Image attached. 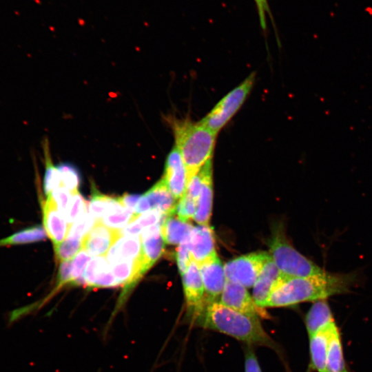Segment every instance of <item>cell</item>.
<instances>
[{
    "instance_id": "obj_1",
    "label": "cell",
    "mask_w": 372,
    "mask_h": 372,
    "mask_svg": "<svg viewBox=\"0 0 372 372\" xmlns=\"http://www.w3.org/2000/svg\"><path fill=\"white\" fill-rule=\"evenodd\" d=\"M356 280L355 273L326 271L309 277L283 274L273 289L267 307H289L304 302L327 300L333 296L349 293Z\"/></svg>"
},
{
    "instance_id": "obj_2",
    "label": "cell",
    "mask_w": 372,
    "mask_h": 372,
    "mask_svg": "<svg viewBox=\"0 0 372 372\" xmlns=\"http://www.w3.org/2000/svg\"><path fill=\"white\" fill-rule=\"evenodd\" d=\"M195 321L204 328L226 334L247 344L278 349V344L263 329L260 318L242 313L219 301L207 304Z\"/></svg>"
},
{
    "instance_id": "obj_3",
    "label": "cell",
    "mask_w": 372,
    "mask_h": 372,
    "mask_svg": "<svg viewBox=\"0 0 372 372\" xmlns=\"http://www.w3.org/2000/svg\"><path fill=\"white\" fill-rule=\"evenodd\" d=\"M174 146L180 152L187 173V180L212 158L217 134L200 121L176 119L171 121Z\"/></svg>"
},
{
    "instance_id": "obj_4",
    "label": "cell",
    "mask_w": 372,
    "mask_h": 372,
    "mask_svg": "<svg viewBox=\"0 0 372 372\" xmlns=\"http://www.w3.org/2000/svg\"><path fill=\"white\" fill-rule=\"evenodd\" d=\"M269 255L280 272L286 276L309 277L326 271L296 250L277 229L269 241Z\"/></svg>"
},
{
    "instance_id": "obj_5",
    "label": "cell",
    "mask_w": 372,
    "mask_h": 372,
    "mask_svg": "<svg viewBox=\"0 0 372 372\" xmlns=\"http://www.w3.org/2000/svg\"><path fill=\"white\" fill-rule=\"evenodd\" d=\"M256 76V72L250 74L242 83L225 95L199 121L218 134L244 104L254 87Z\"/></svg>"
},
{
    "instance_id": "obj_6",
    "label": "cell",
    "mask_w": 372,
    "mask_h": 372,
    "mask_svg": "<svg viewBox=\"0 0 372 372\" xmlns=\"http://www.w3.org/2000/svg\"><path fill=\"white\" fill-rule=\"evenodd\" d=\"M269 258L265 251L249 253L234 258L224 265L226 280L246 288L253 287L265 263Z\"/></svg>"
},
{
    "instance_id": "obj_7",
    "label": "cell",
    "mask_w": 372,
    "mask_h": 372,
    "mask_svg": "<svg viewBox=\"0 0 372 372\" xmlns=\"http://www.w3.org/2000/svg\"><path fill=\"white\" fill-rule=\"evenodd\" d=\"M219 302L237 311L251 317L269 318L265 309L258 307L244 286L226 280Z\"/></svg>"
},
{
    "instance_id": "obj_8",
    "label": "cell",
    "mask_w": 372,
    "mask_h": 372,
    "mask_svg": "<svg viewBox=\"0 0 372 372\" xmlns=\"http://www.w3.org/2000/svg\"><path fill=\"white\" fill-rule=\"evenodd\" d=\"M182 279L187 312L195 320L205 308V289L198 265L193 260Z\"/></svg>"
},
{
    "instance_id": "obj_9",
    "label": "cell",
    "mask_w": 372,
    "mask_h": 372,
    "mask_svg": "<svg viewBox=\"0 0 372 372\" xmlns=\"http://www.w3.org/2000/svg\"><path fill=\"white\" fill-rule=\"evenodd\" d=\"M205 289V307L220 297L226 283L224 266L216 254L198 265Z\"/></svg>"
},
{
    "instance_id": "obj_10",
    "label": "cell",
    "mask_w": 372,
    "mask_h": 372,
    "mask_svg": "<svg viewBox=\"0 0 372 372\" xmlns=\"http://www.w3.org/2000/svg\"><path fill=\"white\" fill-rule=\"evenodd\" d=\"M163 179L176 200L184 195L187 185V173L182 156L175 146L167 157Z\"/></svg>"
},
{
    "instance_id": "obj_11",
    "label": "cell",
    "mask_w": 372,
    "mask_h": 372,
    "mask_svg": "<svg viewBox=\"0 0 372 372\" xmlns=\"http://www.w3.org/2000/svg\"><path fill=\"white\" fill-rule=\"evenodd\" d=\"M121 236L120 230L111 229L96 221L83 238V248L85 249L90 256H105Z\"/></svg>"
},
{
    "instance_id": "obj_12",
    "label": "cell",
    "mask_w": 372,
    "mask_h": 372,
    "mask_svg": "<svg viewBox=\"0 0 372 372\" xmlns=\"http://www.w3.org/2000/svg\"><path fill=\"white\" fill-rule=\"evenodd\" d=\"M44 229L54 246L65 240L68 234V223L65 216L58 209L50 195L42 204Z\"/></svg>"
},
{
    "instance_id": "obj_13",
    "label": "cell",
    "mask_w": 372,
    "mask_h": 372,
    "mask_svg": "<svg viewBox=\"0 0 372 372\" xmlns=\"http://www.w3.org/2000/svg\"><path fill=\"white\" fill-rule=\"evenodd\" d=\"M212 158L200 169L202 187L197 200L196 211L194 216L198 225H209L213 201Z\"/></svg>"
},
{
    "instance_id": "obj_14",
    "label": "cell",
    "mask_w": 372,
    "mask_h": 372,
    "mask_svg": "<svg viewBox=\"0 0 372 372\" xmlns=\"http://www.w3.org/2000/svg\"><path fill=\"white\" fill-rule=\"evenodd\" d=\"M189 249L192 260L198 265L217 254L210 225L194 226L189 238Z\"/></svg>"
},
{
    "instance_id": "obj_15",
    "label": "cell",
    "mask_w": 372,
    "mask_h": 372,
    "mask_svg": "<svg viewBox=\"0 0 372 372\" xmlns=\"http://www.w3.org/2000/svg\"><path fill=\"white\" fill-rule=\"evenodd\" d=\"M282 275L269 256L253 286L251 296L258 307H267L269 297Z\"/></svg>"
},
{
    "instance_id": "obj_16",
    "label": "cell",
    "mask_w": 372,
    "mask_h": 372,
    "mask_svg": "<svg viewBox=\"0 0 372 372\" xmlns=\"http://www.w3.org/2000/svg\"><path fill=\"white\" fill-rule=\"evenodd\" d=\"M83 278L86 286L105 288L118 285L105 256L91 258L85 268Z\"/></svg>"
},
{
    "instance_id": "obj_17",
    "label": "cell",
    "mask_w": 372,
    "mask_h": 372,
    "mask_svg": "<svg viewBox=\"0 0 372 372\" xmlns=\"http://www.w3.org/2000/svg\"><path fill=\"white\" fill-rule=\"evenodd\" d=\"M110 265L125 260L142 259V245L138 236L121 235L106 254Z\"/></svg>"
},
{
    "instance_id": "obj_18",
    "label": "cell",
    "mask_w": 372,
    "mask_h": 372,
    "mask_svg": "<svg viewBox=\"0 0 372 372\" xmlns=\"http://www.w3.org/2000/svg\"><path fill=\"white\" fill-rule=\"evenodd\" d=\"M161 223L144 229L140 234L142 259L148 269L161 256L165 242L161 233Z\"/></svg>"
},
{
    "instance_id": "obj_19",
    "label": "cell",
    "mask_w": 372,
    "mask_h": 372,
    "mask_svg": "<svg viewBox=\"0 0 372 372\" xmlns=\"http://www.w3.org/2000/svg\"><path fill=\"white\" fill-rule=\"evenodd\" d=\"M335 322L327 300L313 302L305 318V325L308 336L327 330Z\"/></svg>"
},
{
    "instance_id": "obj_20",
    "label": "cell",
    "mask_w": 372,
    "mask_h": 372,
    "mask_svg": "<svg viewBox=\"0 0 372 372\" xmlns=\"http://www.w3.org/2000/svg\"><path fill=\"white\" fill-rule=\"evenodd\" d=\"M144 196L148 200L152 210L159 211L167 216L175 214L177 200L163 178L149 189Z\"/></svg>"
},
{
    "instance_id": "obj_21",
    "label": "cell",
    "mask_w": 372,
    "mask_h": 372,
    "mask_svg": "<svg viewBox=\"0 0 372 372\" xmlns=\"http://www.w3.org/2000/svg\"><path fill=\"white\" fill-rule=\"evenodd\" d=\"M329 329L319 331L309 337L310 353L309 368L316 372H327Z\"/></svg>"
},
{
    "instance_id": "obj_22",
    "label": "cell",
    "mask_w": 372,
    "mask_h": 372,
    "mask_svg": "<svg viewBox=\"0 0 372 372\" xmlns=\"http://www.w3.org/2000/svg\"><path fill=\"white\" fill-rule=\"evenodd\" d=\"M327 372H347L341 335L335 322L329 330Z\"/></svg>"
},
{
    "instance_id": "obj_23",
    "label": "cell",
    "mask_w": 372,
    "mask_h": 372,
    "mask_svg": "<svg viewBox=\"0 0 372 372\" xmlns=\"http://www.w3.org/2000/svg\"><path fill=\"white\" fill-rule=\"evenodd\" d=\"M193 228L189 222L184 221L174 214L166 217L161 225V233L165 243L179 245L190 236Z\"/></svg>"
},
{
    "instance_id": "obj_24",
    "label": "cell",
    "mask_w": 372,
    "mask_h": 372,
    "mask_svg": "<svg viewBox=\"0 0 372 372\" xmlns=\"http://www.w3.org/2000/svg\"><path fill=\"white\" fill-rule=\"evenodd\" d=\"M46 237V232L41 225H34L21 230L4 238L0 239V247L32 243L43 240Z\"/></svg>"
},
{
    "instance_id": "obj_25",
    "label": "cell",
    "mask_w": 372,
    "mask_h": 372,
    "mask_svg": "<svg viewBox=\"0 0 372 372\" xmlns=\"http://www.w3.org/2000/svg\"><path fill=\"white\" fill-rule=\"evenodd\" d=\"M120 203L118 198L101 194L94 189L89 204L90 214L96 221L100 220L115 210Z\"/></svg>"
},
{
    "instance_id": "obj_26",
    "label": "cell",
    "mask_w": 372,
    "mask_h": 372,
    "mask_svg": "<svg viewBox=\"0 0 372 372\" xmlns=\"http://www.w3.org/2000/svg\"><path fill=\"white\" fill-rule=\"evenodd\" d=\"M43 149L45 158V174L43 178V190L46 196L61 185L60 173L57 167L52 163L50 154L48 140L43 143Z\"/></svg>"
},
{
    "instance_id": "obj_27",
    "label": "cell",
    "mask_w": 372,
    "mask_h": 372,
    "mask_svg": "<svg viewBox=\"0 0 372 372\" xmlns=\"http://www.w3.org/2000/svg\"><path fill=\"white\" fill-rule=\"evenodd\" d=\"M133 218L134 211L125 207L121 203L114 211L98 221L111 229L121 230L127 226Z\"/></svg>"
},
{
    "instance_id": "obj_28",
    "label": "cell",
    "mask_w": 372,
    "mask_h": 372,
    "mask_svg": "<svg viewBox=\"0 0 372 372\" xmlns=\"http://www.w3.org/2000/svg\"><path fill=\"white\" fill-rule=\"evenodd\" d=\"M83 248V239L68 236L54 246L56 257L60 262L71 260Z\"/></svg>"
},
{
    "instance_id": "obj_29",
    "label": "cell",
    "mask_w": 372,
    "mask_h": 372,
    "mask_svg": "<svg viewBox=\"0 0 372 372\" xmlns=\"http://www.w3.org/2000/svg\"><path fill=\"white\" fill-rule=\"evenodd\" d=\"M90 260V256L82 248L75 256L72 260V279L70 283L73 285H85L83 273Z\"/></svg>"
},
{
    "instance_id": "obj_30",
    "label": "cell",
    "mask_w": 372,
    "mask_h": 372,
    "mask_svg": "<svg viewBox=\"0 0 372 372\" xmlns=\"http://www.w3.org/2000/svg\"><path fill=\"white\" fill-rule=\"evenodd\" d=\"M60 173L61 185L70 192L78 191L80 176L78 170L72 165L61 163L57 166Z\"/></svg>"
},
{
    "instance_id": "obj_31",
    "label": "cell",
    "mask_w": 372,
    "mask_h": 372,
    "mask_svg": "<svg viewBox=\"0 0 372 372\" xmlns=\"http://www.w3.org/2000/svg\"><path fill=\"white\" fill-rule=\"evenodd\" d=\"M94 218L90 213L85 211L69 228L68 236L79 239H83V237L92 228L94 223Z\"/></svg>"
},
{
    "instance_id": "obj_32",
    "label": "cell",
    "mask_w": 372,
    "mask_h": 372,
    "mask_svg": "<svg viewBox=\"0 0 372 372\" xmlns=\"http://www.w3.org/2000/svg\"><path fill=\"white\" fill-rule=\"evenodd\" d=\"M86 211V203L83 196L76 191L72 198L65 215L68 224H73Z\"/></svg>"
},
{
    "instance_id": "obj_33",
    "label": "cell",
    "mask_w": 372,
    "mask_h": 372,
    "mask_svg": "<svg viewBox=\"0 0 372 372\" xmlns=\"http://www.w3.org/2000/svg\"><path fill=\"white\" fill-rule=\"evenodd\" d=\"M196 205L197 201L185 193L176 204L175 214L181 220L189 222L194 219Z\"/></svg>"
},
{
    "instance_id": "obj_34",
    "label": "cell",
    "mask_w": 372,
    "mask_h": 372,
    "mask_svg": "<svg viewBox=\"0 0 372 372\" xmlns=\"http://www.w3.org/2000/svg\"><path fill=\"white\" fill-rule=\"evenodd\" d=\"M189 238L190 236L180 242L176 249V258L181 276L186 271L192 260L189 249Z\"/></svg>"
},
{
    "instance_id": "obj_35",
    "label": "cell",
    "mask_w": 372,
    "mask_h": 372,
    "mask_svg": "<svg viewBox=\"0 0 372 372\" xmlns=\"http://www.w3.org/2000/svg\"><path fill=\"white\" fill-rule=\"evenodd\" d=\"M49 195L54 201L58 209L65 216L72 198V192L61 185Z\"/></svg>"
},
{
    "instance_id": "obj_36",
    "label": "cell",
    "mask_w": 372,
    "mask_h": 372,
    "mask_svg": "<svg viewBox=\"0 0 372 372\" xmlns=\"http://www.w3.org/2000/svg\"><path fill=\"white\" fill-rule=\"evenodd\" d=\"M167 216H168L159 211L152 210L137 216L132 221L136 222L144 228L159 223L163 224Z\"/></svg>"
},
{
    "instance_id": "obj_37",
    "label": "cell",
    "mask_w": 372,
    "mask_h": 372,
    "mask_svg": "<svg viewBox=\"0 0 372 372\" xmlns=\"http://www.w3.org/2000/svg\"><path fill=\"white\" fill-rule=\"evenodd\" d=\"M256 5L260 27L264 32L267 30V14L276 28L273 17L267 0H254Z\"/></svg>"
},
{
    "instance_id": "obj_38",
    "label": "cell",
    "mask_w": 372,
    "mask_h": 372,
    "mask_svg": "<svg viewBox=\"0 0 372 372\" xmlns=\"http://www.w3.org/2000/svg\"><path fill=\"white\" fill-rule=\"evenodd\" d=\"M72 270V261L71 260L61 262L58 271L56 289L71 282Z\"/></svg>"
},
{
    "instance_id": "obj_39",
    "label": "cell",
    "mask_w": 372,
    "mask_h": 372,
    "mask_svg": "<svg viewBox=\"0 0 372 372\" xmlns=\"http://www.w3.org/2000/svg\"><path fill=\"white\" fill-rule=\"evenodd\" d=\"M202 187V174L199 171L187 180L185 194L198 200Z\"/></svg>"
},
{
    "instance_id": "obj_40",
    "label": "cell",
    "mask_w": 372,
    "mask_h": 372,
    "mask_svg": "<svg viewBox=\"0 0 372 372\" xmlns=\"http://www.w3.org/2000/svg\"><path fill=\"white\" fill-rule=\"evenodd\" d=\"M245 372H262L253 349L248 347L245 354Z\"/></svg>"
},
{
    "instance_id": "obj_41",
    "label": "cell",
    "mask_w": 372,
    "mask_h": 372,
    "mask_svg": "<svg viewBox=\"0 0 372 372\" xmlns=\"http://www.w3.org/2000/svg\"><path fill=\"white\" fill-rule=\"evenodd\" d=\"M141 197L138 194H126L119 197L118 200L125 207L134 211Z\"/></svg>"
},
{
    "instance_id": "obj_42",
    "label": "cell",
    "mask_w": 372,
    "mask_h": 372,
    "mask_svg": "<svg viewBox=\"0 0 372 372\" xmlns=\"http://www.w3.org/2000/svg\"><path fill=\"white\" fill-rule=\"evenodd\" d=\"M143 227L135 221L130 222L123 229L120 230L121 235L138 236L141 234Z\"/></svg>"
}]
</instances>
